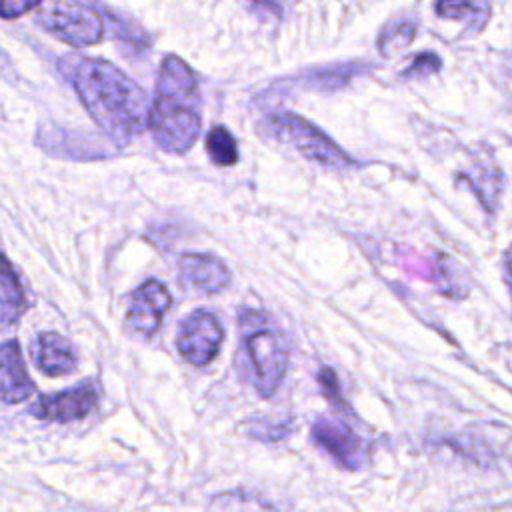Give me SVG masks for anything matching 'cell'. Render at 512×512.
I'll return each instance as SVG.
<instances>
[{"label": "cell", "mask_w": 512, "mask_h": 512, "mask_svg": "<svg viewBox=\"0 0 512 512\" xmlns=\"http://www.w3.org/2000/svg\"><path fill=\"white\" fill-rule=\"evenodd\" d=\"M98 402L96 388L88 382L78 386L66 388L56 394L40 396L32 406L30 412L40 420L50 422H72L88 416Z\"/></svg>", "instance_id": "cell-8"}, {"label": "cell", "mask_w": 512, "mask_h": 512, "mask_svg": "<svg viewBox=\"0 0 512 512\" xmlns=\"http://www.w3.org/2000/svg\"><path fill=\"white\" fill-rule=\"evenodd\" d=\"M240 340L256 390L270 398L286 372L288 346L280 328L258 310H240Z\"/></svg>", "instance_id": "cell-3"}, {"label": "cell", "mask_w": 512, "mask_h": 512, "mask_svg": "<svg viewBox=\"0 0 512 512\" xmlns=\"http://www.w3.org/2000/svg\"><path fill=\"white\" fill-rule=\"evenodd\" d=\"M178 270L184 282L206 294H216L230 284V270L212 254H184Z\"/></svg>", "instance_id": "cell-11"}, {"label": "cell", "mask_w": 512, "mask_h": 512, "mask_svg": "<svg viewBox=\"0 0 512 512\" xmlns=\"http://www.w3.org/2000/svg\"><path fill=\"white\" fill-rule=\"evenodd\" d=\"M416 34V22L404 18L394 20L382 28L378 36V50L384 58H394L412 44Z\"/></svg>", "instance_id": "cell-15"}, {"label": "cell", "mask_w": 512, "mask_h": 512, "mask_svg": "<svg viewBox=\"0 0 512 512\" xmlns=\"http://www.w3.org/2000/svg\"><path fill=\"white\" fill-rule=\"evenodd\" d=\"M38 22L46 32L72 48L98 44L104 36L102 18L82 0H44Z\"/></svg>", "instance_id": "cell-5"}, {"label": "cell", "mask_w": 512, "mask_h": 512, "mask_svg": "<svg viewBox=\"0 0 512 512\" xmlns=\"http://www.w3.org/2000/svg\"><path fill=\"white\" fill-rule=\"evenodd\" d=\"M312 438L342 468L358 470L364 464L366 446L348 424L328 416H320L312 424Z\"/></svg>", "instance_id": "cell-7"}, {"label": "cell", "mask_w": 512, "mask_h": 512, "mask_svg": "<svg viewBox=\"0 0 512 512\" xmlns=\"http://www.w3.org/2000/svg\"><path fill=\"white\" fill-rule=\"evenodd\" d=\"M30 356L46 376H64L76 368L72 344L56 332L38 334L30 346Z\"/></svg>", "instance_id": "cell-12"}, {"label": "cell", "mask_w": 512, "mask_h": 512, "mask_svg": "<svg viewBox=\"0 0 512 512\" xmlns=\"http://www.w3.org/2000/svg\"><path fill=\"white\" fill-rule=\"evenodd\" d=\"M318 382H320V386H322L326 398H328L332 404L340 406V410H344V402H342V398H340L336 374H334L330 368H322V370L318 372Z\"/></svg>", "instance_id": "cell-20"}, {"label": "cell", "mask_w": 512, "mask_h": 512, "mask_svg": "<svg viewBox=\"0 0 512 512\" xmlns=\"http://www.w3.org/2000/svg\"><path fill=\"white\" fill-rule=\"evenodd\" d=\"M26 310V294L10 260L0 252V328L12 326Z\"/></svg>", "instance_id": "cell-13"}, {"label": "cell", "mask_w": 512, "mask_h": 512, "mask_svg": "<svg viewBox=\"0 0 512 512\" xmlns=\"http://www.w3.org/2000/svg\"><path fill=\"white\" fill-rule=\"evenodd\" d=\"M268 130L284 144L296 148L304 158L326 168H350L354 160L320 128L292 112H278L268 118Z\"/></svg>", "instance_id": "cell-4"}, {"label": "cell", "mask_w": 512, "mask_h": 512, "mask_svg": "<svg viewBox=\"0 0 512 512\" xmlns=\"http://www.w3.org/2000/svg\"><path fill=\"white\" fill-rule=\"evenodd\" d=\"M198 78L176 54L162 58L156 94L148 112V130L154 142L170 154L188 152L200 136Z\"/></svg>", "instance_id": "cell-2"}, {"label": "cell", "mask_w": 512, "mask_h": 512, "mask_svg": "<svg viewBox=\"0 0 512 512\" xmlns=\"http://www.w3.org/2000/svg\"><path fill=\"white\" fill-rule=\"evenodd\" d=\"M44 0H0V18H18L38 8Z\"/></svg>", "instance_id": "cell-19"}, {"label": "cell", "mask_w": 512, "mask_h": 512, "mask_svg": "<svg viewBox=\"0 0 512 512\" xmlns=\"http://www.w3.org/2000/svg\"><path fill=\"white\" fill-rule=\"evenodd\" d=\"M442 66V60L434 54V52H422L420 56H416L410 66L404 70L402 76H420V74H432L438 72Z\"/></svg>", "instance_id": "cell-18"}, {"label": "cell", "mask_w": 512, "mask_h": 512, "mask_svg": "<svg viewBox=\"0 0 512 512\" xmlns=\"http://www.w3.org/2000/svg\"><path fill=\"white\" fill-rule=\"evenodd\" d=\"M250 436L266 442H278L288 436L290 426L280 420H270V418H254L248 422Z\"/></svg>", "instance_id": "cell-17"}, {"label": "cell", "mask_w": 512, "mask_h": 512, "mask_svg": "<svg viewBox=\"0 0 512 512\" xmlns=\"http://www.w3.org/2000/svg\"><path fill=\"white\" fill-rule=\"evenodd\" d=\"M206 152L216 166H232L238 160V144L222 124L212 126L206 134Z\"/></svg>", "instance_id": "cell-16"}, {"label": "cell", "mask_w": 512, "mask_h": 512, "mask_svg": "<svg viewBox=\"0 0 512 512\" xmlns=\"http://www.w3.org/2000/svg\"><path fill=\"white\" fill-rule=\"evenodd\" d=\"M436 14L462 22L468 30H480L490 18L488 0H436Z\"/></svg>", "instance_id": "cell-14"}, {"label": "cell", "mask_w": 512, "mask_h": 512, "mask_svg": "<svg viewBox=\"0 0 512 512\" xmlns=\"http://www.w3.org/2000/svg\"><path fill=\"white\" fill-rule=\"evenodd\" d=\"M222 338L224 332L216 316L206 310H196L182 322L176 346L184 360L194 366H204L218 354Z\"/></svg>", "instance_id": "cell-6"}, {"label": "cell", "mask_w": 512, "mask_h": 512, "mask_svg": "<svg viewBox=\"0 0 512 512\" xmlns=\"http://www.w3.org/2000/svg\"><path fill=\"white\" fill-rule=\"evenodd\" d=\"M34 382L30 380L22 352L16 340L0 344V402L18 404L34 394Z\"/></svg>", "instance_id": "cell-10"}, {"label": "cell", "mask_w": 512, "mask_h": 512, "mask_svg": "<svg viewBox=\"0 0 512 512\" xmlns=\"http://www.w3.org/2000/svg\"><path fill=\"white\" fill-rule=\"evenodd\" d=\"M170 304L172 298L166 286L158 280H146L130 300L126 314L128 330L138 336H152L160 328L162 316Z\"/></svg>", "instance_id": "cell-9"}, {"label": "cell", "mask_w": 512, "mask_h": 512, "mask_svg": "<svg viewBox=\"0 0 512 512\" xmlns=\"http://www.w3.org/2000/svg\"><path fill=\"white\" fill-rule=\"evenodd\" d=\"M58 68L90 118L116 144H128L148 126L146 92L114 64L84 54H66L58 60Z\"/></svg>", "instance_id": "cell-1"}, {"label": "cell", "mask_w": 512, "mask_h": 512, "mask_svg": "<svg viewBox=\"0 0 512 512\" xmlns=\"http://www.w3.org/2000/svg\"><path fill=\"white\" fill-rule=\"evenodd\" d=\"M252 2H256V4H262V6H266V8H272V10H278V4H276V0H252Z\"/></svg>", "instance_id": "cell-21"}]
</instances>
